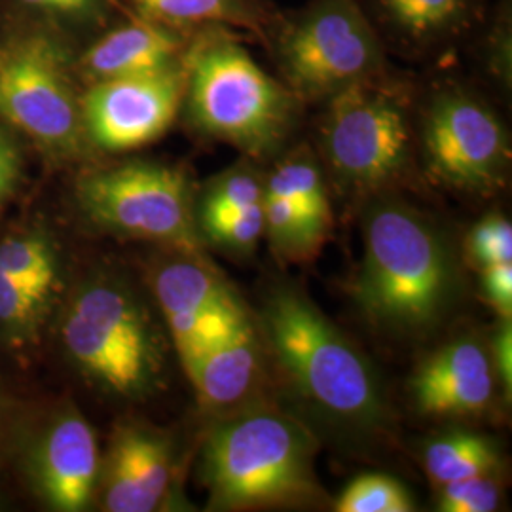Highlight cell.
<instances>
[{
	"label": "cell",
	"mask_w": 512,
	"mask_h": 512,
	"mask_svg": "<svg viewBox=\"0 0 512 512\" xmlns=\"http://www.w3.org/2000/svg\"><path fill=\"white\" fill-rule=\"evenodd\" d=\"M190 120L205 135L266 156L291 133L298 97L249 54L228 27H205L184 55Z\"/></svg>",
	"instance_id": "obj_1"
},
{
	"label": "cell",
	"mask_w": 512,
	"mask_h": 512,
	"mask_svg": "<svg viewBox=\"0 0 512 512\" xmlns=\"http://www.w3.org/2000/svg\"><path fill=\"white\" fill-rule=\"evenodd\" d=\"M452 293V258L429 220L399 200L370 207L355 287L366 315L389 329H427L444 313Z\"/></svg>",
	"instance_id": "obj_2"
},
{
	"label": "cell",
	"mask_w": 512,
	"mask_h": 512,
	"mask_svg": "<svg viewBox=\"0 0 512 512\" xmlns=\"http://www.w3.org/2000/svg\"><path fill=\"white\" fill-rule=\"evenodd\" d=\"M494 363L476 340H456L431 355L412 380L416 406L431 418L484 412L495 395Z\"/></svg>",
	"instance_id": "obj_13"
},
{
	"label": "cell",
	"mask_w": 512,
	"mask_h": 512,
	"mask_svg": "<svg viewBox=\"0 0 512 512\" xmlns=\"http://www.w3.org/2000/svg\"><path fill=\"white\" fill-rule=\"evenodd\" d=\"M0 272L48 300L57 279L54 247L42 236L4 239L0 243Z\"/></svg>",
	"instance_id": "obj_22"
},
{
	"label": "cell",
	"mask_w": 512,
	"mask_h": 512,
	"mask_svg": "<svg viewBox=\"0 0 512 512\" xmlns=\"http://www.w3.org/2000/svg\"><path fill=\"white\" fill-rule=\"evenodd\" d=\"M501 501V486L492 475L471 476L439 486L442 512H492Z\"/></svg>",
	"instance_id": "obj_27"
},
{
	"label": "cell",
	"mask_w": 512,
	"mask_h": 512,
	"mask_svg": "<svg viewBox=\"0 0 512 512\" xmlns=\"http://www.w3.org/2000/svg\"><path fill=\"white\" fill-rule=\"evenodd\" d=\"M154 291L179 355L203 319L234 296L213 268L188 256L171 260L158 270Z\"/></svg>",
	"instance_id": "obj_18"
},
{
	"label": "cell",
	"mask_w": 512,
	"mask_h": 512,
	"mask_svg": "<svg viewBox=\"0 0 512 512\" xmlns=\"http://www.w3.org/2000/svg\"><path fill=\"white\" fill-rule=\"evenodd\" d=\"M0 118L52 156L82 152L88 139L69 48L52 29H27L0 44Z\"/></svg>",
	"instance_id": "obj_6"
},
{
	"label": "cell",
	"mask_w": 512,
	"mask_h": 512,
	"mask_svg": "<svg viewBox=\"0 0 512 512\" xmlns=\"http://www.w3.org/2000/svg\"><path fill=\"white\" fill-rule=\"evenodd\" d=\"M467 253L482 270L512 262L511 222L499 215L480 220L467 239Z\"/></svg>",
	"instance_id": "obj_28"
},
{
	"label": "cell",
	"mask_w": 512,
	"mask_h": 512,
	"mask_svg": "<svg viewBox=\"0 0 512 512\" xmlns=\"http://www.w3.org/2000/svg\"><path fill=\"white\" fill-rule=\"evenodd\" d=\"M323 150L334 175L359 188L395 181L410 156V124L403 92L384 73L329 97Z\"/></svg>",
	"instance_id": "obj_8"
},
{
	"label": "cell",
	"mask_w": 512,
	"mask_h": 512,
	"mask_svg": "<svg viewBox=\"0 0 512 512\" xmlns=\"http://www.w3.org/2000/svg\"><path fill=\"white\" fill-rule=\"evenodd\" d=\"M211 507L251 511L300 505L317 495L313 440L289 416L258 408L219 425L205 442Z\"/></svg>",
	"instance_id": "obj_3"
},
{
	"label": "cell",
	"mask_w": 512,
	"mask_h": 512,
	"mask_svg": "<svg viewBox=\"0 0 512 512\" xmlns=\"http://www.w3.org/2000/svg\"><path fill=\"white\" fill-rule=\"evenodd\" d=\"M188 42L179 29L133 16L95 40L76 65L92 82L162 73L183 65Z\"/></svg>",
	"instance_id": "obj_15"
},
{
	"label": "cell",
	"mask_w": 512,
	"mask_h": 512,
	"mask_svg": "<svg viewBox=\"0 0 512 512\" xmlns=\"http://www.w3.org/2000/svg\"><path fill=\"white\" fill-rule=\"evenodd\" d=\"M361 2V0H359ZM374 29L408 52H427L461 37L482 0H365Z\"/></svg>",
	"instance_id": "obj_16"
},
{
	"label": "cell",
	"mask_w": 512,
	"mask_h": 512,
	"mask_svg": "<svg viewBox=\"0 0 512 512\" xmlns=\"http://www.w3.org/2000/svg\"><path fill=\"white\" fill-rule=\"evenodd\" d=\"M21 175V154L8 131L0 128V202L6 200L19 181Z\"/></svg>",
	"instance_id": "obj_31"
},
{
	"label": "cell",
	"mask_w": 512,
	"mask_h": 512,
	"mask_svg": "<svg viewBox=\"0 0 512 512\" xmlns=\"http://www.w3.org/2000/svg\"><path fill=\"white\" fill-rule=\"evenodd\" d=\"M494 363L495 376L503 387L511 393L512 387V329L511 319H503L501 327L497 330L494 340Z\"/></svg>",
	"instance_id": "obj_32"
},
{
	"label": "cell",
	"mask_w": 512,
	"mask_h": 512,
	"mask_svg": "<svg viewBox=\"0 0 512 512\" xmlns=\"http://www.w3.org/2000/svg\"><path fill=\"white\" fill-rule=\"evenodd\" d=\"M268 44L298 99H329L384 73V40L359 0H313L293 18L277 19Z\"/></svg>",
	"instance_id": "obj_5"
},
{
	"label": "cell",
	"mask_w": 512,
	"mask_h": 512,
	"mask_svg": "<svg viewBox=\"0 0 512 512\" xmlns=\"http://www.w3.org/2000/svg\"><path fill=\"white\" fill-rule=\"evenodd\" d=\"M423 156L440 183L492 192L511 160L509 137L494 110L461 90L440 92L423 120Z\"/></svg>",
	"instance_id": "obj_10"
},
{
	"label": "cell",
	"mask_w": 512,
	"mask_h": 512,
	"mask_svg": "<svg viewBox=\"0 0 512 512\" xmlns=\"http://www.w3.org/2000/svg\"><path fill=\"white\" fill-rule=\"evenodd\" d=\"M99 473L101 459L92 425L74 410L55 416L31 456V475L44 503L54 511H84Z\"/></svg>",
	"instance_id": "obj_12"
},
{
	"label": "cell",
	"mask_w": 512,
	"mask_h": 512,
	"mask_svg": "<svg viewBox=\"0 0 512 512\" xmlns=\"http://www.w3.org/2000/svg\"><path fill=\"white\" fill-rule=\"evenodd\" d=\"M264 202V200H262ZM255 203L234 217L224 220L219 226L207 232V236L230 249L247 251L253 249L258 239L264 236V205Z\"/></svg>",
	"instance_id": "obj_29"
},
{
	"label": "cell",
	"mask_w": 512,
	"mask_h": 512,
	"mask_svg": "<svg viewBox=\"0 0 512 512\" xmlns=\"http://www.w3.org/2000/svg\"><path fill=\"white\" fill-rule=\"evenodd\" d=\"M82 211L95 224L194 253L200 245L190 184L169 165L129 162L99 169L76 186Z\"/></svg>",
	"instance_id": "obj_9"
},
{
	"label": "cell",
	"mask_w": 512,
	"mask_h": 512,
	"mask_svg": "<svg viewBox=\"0 0 512 512\" xmlns=\"http://www.w3.org/2000/svg\"><path fill=\"white\" fill-rule=\"evenodd\" d=\"M141 18L173 29L239 27L268 44L277 16L262 0H133Z\"/></svg>",
	"instance_id": "obj_19"
},
{
	"label": "cell",
	"mask_w": 512,
	"mask_h": 512,
	"mask_svg": "<svg viewBox=\"0 0 512 512\" xmlns=\"http://www.w3.org/2000/svg\"><path fill=\"white\" fill-rule=\"evenodd\" d=\"M270 177L291 196L294 205L302 213L311 243L319 251L329 234L332 215L327 186L317 160L311 156L310 150L300 148L275 165Z\"/></svg>",
	"instance_id": "obj_20"
},
{
	"label": "cell",
	"mask_w": 512,
	"mask_h": 512,
	"mask_svg": "<svg viewBox=\"0 0 512 512\" xmlns=\"http://www.w3.org/2000/svg\"><path fill=\"white\" fill-rule=\"evenodd\" d=\"M169 442L139 427H124L112 440L103 473V505L110 512L156 511L171 482Z\"/></svg>",
	"instance_id": "obj_14"
},
{
	"label": "cell",
	"mask_w": 512,
	"mask_h": 512,
	"mask_svg": "<svg viewBox=\"0 0 512 512\" xmlns=\"http://www.w3.org/2000/svg\"><path fill=\"white\" fill-rule=\"evenodd\" d=\"M260 348L249 321H241L211 346L184 372L194 385L200 403L209 410H232L243 403L260 380Z\"/></svg>",
	"instance_id": "obj_17"
},
{
	"label": "cell",
	"mask_w": 512,
	"mask_h": 512,
	"mask_svg": "<svg viewBox=\"0 0 512 512\" xmlns=\"http://www.w3.org/2000/svg\"><path fill=\"white\" fill-rule=\"evenodd\" d=\"M338 512H410L414 499L399 480L387 475H363L351 480L338 497Z\"/></svg>",
	"instance_id": "obj_24"
},
{
	"label": "cell",
	"mask_w": 512,
	"mask_h": 512,
	"mask_svg": "<svg viewBox=\"0 0 512 512\" xmlns=\"http://www.w3.org/2000/svg\"><path fill=\"white\" fill-rule=\"evenodd\" d=\"M46 306V298L0 272V329L14 336H27L37 329Z\"/></svg>",
	"instance_id": "obj_26"
},
{
	"label": "cell",
	"mask_w": 512,
	"mask_h": 512,
	"mask_svg": "<svg viewBox=\"0 0 512 512\" xmlns=\"http://www.w3.org/2000/svg\"><path fill=\"white\" fill-rule=\"evenodd\" d=\"M423 465L435 486L471 476L492 475L499 465L494 444L473 433H450L429 442Z\"/></svg>",
	"instance_id": "obj_21"
},
{
	"label": "cell",
	"mask_w": 512,
	"mask_h": 512,
	"mask_svg": "<svg viewBox=\"0 0 512 512\" xmlns=\"http://www.w3.org/2000/svg\"><path fill=\"white\" fill-rule=\"evenodd\" d=\"M264 200V183L251 167H236L220 175L203 198L202 228L207 234L224 220Z\"/></svg>",
	"instance_id": "obj_23"
},
{
	"label": "cell",
	"mask_w": 512,
	"mask_h": 512,
	"mask_svg": "<svg viewBox=\"0 0 512 512\" xmlns=\"http://www.w3.org/2000/svg\"><path fill=\"white\" fill-rule=\"evenodd\" d=\"M275 357L296 389L330 418L353 427L384 421V397L361 351L294 291H277L264 310Z\"/></svg>",
	"instance_id": "obj_4"
},
{
	"label": "cell",
	"mask_w": 512,
	"mask_h": 512,
	"mask_svg": "<svg viewBox=\"0 0 512 512\" xmlns=\"http://www.w3.org/2000/svg\"><path fill=\"white\" fill-rule=\"evenodd\" d=\"M482 287L490 304L499 310L503 319H511L512 311V262L484 268Z\"/></svg>",
	"instance_id": "obj_30"
},
{
	"label": "cell",
	"mask_w": 512,
	"mask_h": 512,
	"mask_svg": "<svg viewBox=\"0 0 512 512\" xmlns=\"http://www.w3.org/2000/svg\"><path fill=\"white\" fill-rule=\"evenodd\" d=\"M63 344L90 378L124 397L143 395L160 372L147 313L110 281H95L76 294L63 323Z\"/></svg>",
	"instance_id": "obj_7"
},
{
	"label": "cell",
	"mask_w": 512,
	"mask_h": 512,
	"mask_svg": "<svg viewBox=\"0 0 512 512\" xmlns=\"http://www.w3.org/2000/svg\"><path fill=\"white\" fill-rule=\"evenodd\" d=\"M27 14L44 21V27H90L101 25L112 12L129 16L128 8L120 0H12Z\"/></svg>",
	"instance_id": "obj_25"
},
{
	"label": "cell",
	"mask_w": 512,
	"mask_h": 512,
	"mask_svg": "<svg viewBox=\"0 0 512 512\" xmlns=\"http://www.w3.org/2000/svg\"><path fill=\"white\" fill-rule=\"evenodd\" d=\"M184 93V63L162 73L92 82L80 99L86 139L107 152L150 145L175 122Z\"/></svg>",
	"instance_id": "obj_11"
}]
</instances>
